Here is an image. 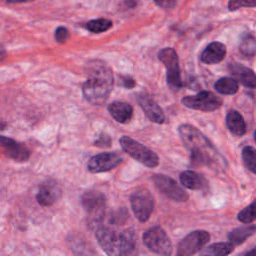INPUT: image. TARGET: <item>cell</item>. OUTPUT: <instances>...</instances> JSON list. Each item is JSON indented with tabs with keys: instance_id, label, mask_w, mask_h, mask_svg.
<instances>
[{
	"instance_id": "cell-23",
	"label": "cell",
	"mask_w": 256,
	"mask_h": 256,
	"mask_svg": "<svg viewBox=\"0 0 256 256\" xmlns=\"http://www.w3.org/2000/svg\"><path fill=\"white\" fill-rule=\"evenodd\" d=\"M233 250L234 245L231 242H220L208 246L204 250L200 251V254L209 256H225L230 254Z\"/></svg>"
},
{
	"instance_id": "cell-12",
	"label": "cell",
	"mask_w": 256,
	"mask_h": 256,
	"mask_svg": "<svg viewBox=\"0 0 256 256\" xmlns=\"http://www.w3.org/2000/svg\"><path fill=\"white\" fill-rule=\"evenodd\" d=\"M122 157L114 152H104L91 157L87 163L91 173H101L110 171L122 163Z\"/></svg>"
},
{
	"instance_id": "cell-9",
	"label": "cell",
	"mask_w": 256,
	"mask_h": 256,
	"mask_svg": "<svg viewBox=\"0 0 256 256\" xmlns=\"http://www.w3.org/2000/svg\"><path fill=\"white\" fill-rule=\"evenodd\" d=\"M182 104L188 108L211 112L221 107L223 101L222 98L210 91H201L196 95L186 96L181 100Z\"/></svg>"
},
{
	"instance_id": "cell-15",
	"label": "cell",
	"mask_w": 256,
	"mask_h": 256,
	"mask_svg": "<svg viewBox=\"0 0 256 256\" xmlns=\"http://www.w3.org/2000/svg\"><path fill=\"white\" fill-rule=\"evenodd\" d=\"M137 102L144 111L146 117L157 124H162L165 120L164 113L161 107L147 94H140L137 96Z\"/></svg>"
},
{
	"instance_id": "cell-33",
	"label": "cell",
	"mask_w": 256,
	"mask_h": 256,
	"mask_svg": "<svg viewBox=\"0 0 256 256\" xmlns=\"http://www.w3.org/2000/svg\"><path fill=\"white\" fill-rule=\"evenodd\" d=\"M5 57H6V50H5L4 46L0 44V62L3 61L5 59Z\"/></svg>"
},
{
	"instance_id": "cell-4",
	"label": "cell",
	"mask_w": 256,
	"mask_h": 256,
	"mask_svg": "<svg viewBox=\"0 0 256 256\" xmlns=\"http://www.w3.org/2000/svg\"><path fill=\"white\" fill-rule=\"evenodd\" d=\"M82 205L89 225L92 228L99 227L105 218L106 198L104 194L96 190L87 191L82 195Z\"/></svg>"
},
{
	"instance_id": "cell-3",
	"label": "cell",
	"mask_w": 256,
	"mask_h": 256,
	"mask_svg": "<svg viewBox=\"0 0 256 256\" xmlns=\"http://www.w3.org/2000/svg\"><path fill=\"white\" fill-rule=\"evenodd\" d=\"M95 235L100 247L107 255L127 256L135 253L136 242L131 231H119L114 227L100 225L96 228Z\"/></svg>"
},
{
	"instance_id": "cell-7",
	"label": "cell",
	"mask_w": 256,
	"mask_h": 256,
	"mask_svg": "<svg viewBox=\"0 0 256 256\" xmlns=\"http://www.w3.org/2000/svg\"><path fill=\"white\" fill-rule=\"evenodd\" d=\"M144 245L152 252L159 255H171L172 243L166 232L159 226L148 229L143 234Z\"/></svg>"
},
{
	"instance_id": "cell-30",
	"label": "cell",
	"mask_w": 256,
	"mask_h": 256,
	"mask_svg": "<svg viewBox=\"0 0 256 256\" xmlns=\"http://www.w3.org/2000/svg\"><path fill=\"white\" fill-rule=\"evenodd\" d=\"M94 145L101 148H108L111 146V138L107 134H101L94 142Z\"/></svg>"
},
{
	"instance_id": "cell-13",
	"label": "cell",
	"mask_w": 256,
	"mask_h": 256,
	"mask_svg": "<svg viewBox=\"0 0 256 256\" xmlns=\"http://www.w3.org/2000/svg\"><path fill=\"white\" fill-rule=\"evenodd\" d=\"M0 148L5 156L18 162L27 161L30 157V152L24 144L6 136L0 135Z\"/></svg>"
},
{
	"instance_id": "cell-25",
	"label": "cell",
	"mask_w": 256,
	"mask_h": 256,
	"mask_svg": "<svg viewBox=\"0 0 256 256\" xmlns=\"http://www.w3.org/2000/svg\"><path fill=\"white\" fill-rule=\"evenodd\" d=\"M239 49L246 57H253L256 54V39L250 34L243 36Z\"/></svg>"
},
{
	"instance_id": "cell-8",
	"label": "cell",
	"mask_w": 256,
	"mask_h": 256,
	"mask_svg": "<svg viewBox=\"0 0 256 256\" xmlns=\"http://www.w3.org/2000/svg\"><path fill=\"white\" fill-rule=\"evenodd\" d=\"M130 204L138 221L146 222L154 209V198L149 190L139 188L131 194Z\"/></svg>"
},
{
	"instance_id": "cell-24",
	"label": "cell",
	"mask_w": 256,
	"mask_h": 256,
	"mask_svg": "<svg viewBox=\"0 0 256 256\" xmlns=\"http://www.w3.org/2000/svg\"><path fill=\"white\" fill-rule=\"evenodd\" d=\"M112 27V22L109 19L99 18L90 20L86 23V28L92 33H102L109 30Z\"/></svg>"
},
{
	"instance_id": "cell-22",
	"label": "cell",
	"mask_w": 256,
	"mask_h": 256,
	"mask_svg": "<svg viewBox=\"0 0 256 256\" xmlns=\"http://www.w3.org/2000/svg\"><path fill=\"white\" fill-rule=\"evenodd\" d=\"M215 90L222 95H232L238 91V82L231 77H222L214 84Z\"/></svg>"
},
{
	"instance_id": "cell-1",
	"label": "cell",
	"mask_w": 256,
	"mask_h": 256,
	"mask_svg": "<svg viewBox=\"0 0 256 256\" xmlns=\"http://www.w3.org/2000/svg\"><path fill=\"white\" fill-rule=\"evenodd\" d=\"M178 133L184 145L191 151V159L194 164L210 166L215 169L224 166L225 159L197 128L189 124H182L178 128Z\"/></svg>"
},
{
	"instance_id": "cell-35",
	"label": "cell",
	"mask_w": 256,
	"mask_h": 256,
	"mask_svg": "<svg viewBox=\"0 0 256 256\" xmlns=\"http://www.w3.org/2000/svg\"><path fill=\"white\" fill-rule=\"evenodd\" d=\"M245 255H247V256H256V247H255V248H253L252 250H250V251L246 252V253H245Z\"/></svg>"
},
{
	"instance_id": "cell-19",
	"label": "cell",
	"mask_w": 256,
	"mask_h": 256,
	"mask_svg": "<svg viewBox=\"0 0 256 256\" xmlns=\"http://www.w3.org/2000/svg\"><path fill=\"white\" fill-rule=\"evenodd\" d=\"M181 184L191 190H201L207 187L208 182L206 178L193 170H186L180 174Z\"/></svg>"
},
{
	"instance_id": "cell-11",
	"label": "cell",
	"mask_w": 256,
	"mask_h": 256,
	"mask_svg": "<svg viewBox=\"0 0 256 256\" xmlns=\"http://www.w3.org/2000/svg\"><path fill=\"white\" fill-rule=\"evenodd\" d=\"M152 180L156 188L168 198L179 202H185L188 200L189 196L187 192L180 187L174 179L166 175L155 174L152 176Z\"/></svg>"
},
{
	"instance_id": "cell-34",
	"label": "cell",
	"mask_w": 256,
	"mask_h": 256,
	"mask_svg": "<svg viewBox=\"0 0 256 256\" xmlns=\"http://www.w3.org/2000/svg\"><path fill=\"white\" fill-rule=\"evenodd\" d=\"M7 3H21V2H28V1H31V0H3Z\"/></svg>"
},
{
	"instance_id": "cell-31",
	"label": "cell",
	"mask_w": 256,
	"mask_h": 256,
	"mask_svg": "<svg viewBox=\"0 0 256 256\" xmlns=\"http://www.w3.org/2000/svg\"><path fill=\"white\" fill-rule=\"evenodd\" d=\"M120 84L122 85V86H124L125 88H128V89H130V88H133L134 86H135V80L131 77V76H126V75H122V76H120Z\"/></svg>"
},
{
	"instance_id": "cell-20",
	"label": "cell",
	"mask_w": 256,
	"mask_h": 256,
	"mask_svg": "<svg viewBox=\"0 0 256 256\" xmlns=\"http://www.w3.org/2000/svg\"><path fill=\"white\" fill-rule=\"evenodd\" d=\"M226 125L229 131L235 136H243L247 130L244 118L236 110H231L227 113Z\"/></svg>"
},
{
	"instance_id": "cell-18",
	"label": "cell",
	"mask_w": 256,
	"mask_h": 256,
	"mask_svg": "<svg viewBox=\"0 0 256 256\" xmlns=\"http://www.w3.org/2000/svg\"><path fill=\"white\" fill-rule=\"evenodd\" d=\"M110 115L119 123H127L133 116V108L123 101H114L108 105Z\"/></svg>"
},
{
	"instance_id": "cell-28",
	"label": "cell",
	"mask_w": 256,
	"mask_h": 256,
	"mask_svg": "<svg viewBox=\"0 0 256 256\" xmlns=\"http://www.w3.org/2000/svg\"><path fill=\"white\" fill-rule=\"evenodd\" d=\"M256 6V0H229L228 9L230 11L237 10L242 7H253Z\"/></svg>"
},
{
	"instance_id": "cell-2",
	"label": "cell",
	"mask_w": 256,
	"mask_h": 256,
	"mask_svg": "<svg viewBox=\"0 0 256 256\" xmlns=\"http://www.w3.org/2000/svg\"><path fill=\"white\" fill-rule=\"evenodd\" d=\"M87 79L82 86L84 98L93 105H102L114 84L111 67L102 60H92L86 66Z\"/></svg>"
},
{
	"instance_id": "cell-27",
	"label": "cell",
	"mask_w": 256,
	"mask_h": 256,
	"mask_svg": "<svg viewBox=\"0 0 256 256\" xmlns=\"http://www.w3.org/2000/svg\"><path fill=\"white\" fill-rule=\"evenodd\" d=\"M237 219L244 224L252 223L256 220V199L238 213Z\"/></svg>"
},
{
	"instance_id": "cell-6",
	"label": "cell",
	"mask_w": 256,
	"mask_h": 256,
	"mask_svg": "<svg viewBox=\"0 0 256 256\" xmlns=\"http://www.w3.org/2000/svg\"><path fill=\"white\" fill-rule=\"evenodd\" d=\"M158 58L166 67V77L169 87L173 90L180 89L182 87V80L176 51L173 48H163L158 52Z\"/></svg>"
},
{
	"instance_id": "cell-29",
	"label": "cell",
	"mask_w": 256,
	"mask_h": 256,
	"mask_svg": "<svg viewBox=\"0 0 256 256\" xmlns=\"http://www.w3.org/2000/svg\"><path fill=\"white\" fill-rule=\"evenodd\" d=\"M69 37V31L66 27L60 26L55 31V39L58 43H65Z\"/></svg>"
},
{
	"instance_id": "cell-17",
	"label": "cell",
	"mask_w": 256,
	"mask_h": 256,
	"mask_svg": "<svg viewBox=\"0 0 256 256\" xmlns=\"http://www.w3.org/2000/svg\"><path fill=\"white\" fill-rule=\"evenodd\" d=\"M226 46L221 42H212L206 46L200 56L201 62L205 64H218L226 57Z\"/></svg>"
},
{
	"instance_id": "cell-14",
	"label": "cell",
	"mask_w": 256,
	"mask_h": 256,
	"mask_svg": "<svg viewBox=\"0 0 256 256\" xmlns=\"http://www.w3.org/2000/svg\"><path fill=\"white\" fill-rule=\"evenodd\" d=\"M61 196V188L59 184L52 179L44 181L38 189L36 200L41 206H51Z\"/></svg>"
},
{
	"instance_id": "cell-21",
	"label": "cell",
	"mask_w": 256,
	"mask_h": 256,
	"mask_svg": "<svg viewBox=\"0 0 256 256\" xmlns=\"http://www.w3.org/2000/svg\"><path fill=\"white\" fill-rule=\"evenodd\" d=\"M256 232V226L250 225V223L233 229L228 234V239L233 245H240L245 242L249 237L254 235Z\"/></svg>"
},
{
	"instance_id": "cell-10",
	"label": "cell",
	"mask_w": 256,
	"mask_h": 256,
	"mask_svg": "<svg viewBox=\"0 0 256 256\" xmlns=\"http://www.w3.org/2000/svg\"><path fill=\"white\" fill-rule=\"evenodd\" d=\"M210 234L205 230H196L186 235L178 244L177 255L190 256L200 252L208 243Z\"/></svg>"
},
{
	"instance_id": "cell-16",
	"label": "cell",
	"mask_w": 256,
	"mask_h": 256,
	"mask_svg": "<svg viewBox=\"0 0 256 256\" xmlns=\"http://www.w3.org/2000/svg\"><path fill=\"white\" fill-rule=\"evenodd\" d=\"M228 68L237 82L248 88H256V74L252 69L239 63H231Z\"/></svg>"
},
{
	"instance_id": "cell-32",
	"label": "cell",
	"mask_w": 256,
	"mask_h": 256,
	"mask_svg": "<svg viewBox=\"0 0 256 256\" xmlns=\"http://www.w3.org/2000/svg\"><path fill=\"white\" fill-rule=\"evenodd\" d=\"M154 2L164 9H171L176 5V0H154Z\"/></svg>"
},
{
	"instance_id": "cell-26",
	"label": "cell",
	"mask_w": 256,
	"mask_h": 256,
	"mask_svg": "<svg viewBox=\"0 0 256 256\" xmlns=\"http://www.w3.org/2000/svg\"><path fill=\"white\" fill-rule=\"evenodd\" d=\"M242 159L248 170L256 174V149L252 146L244 147L242 150Z\"/></svg>"
},
{
	"instance_id": "cell-36",
	"label": "cell",
	"mask_w": 256,
	"mask_h": 256,
	"mask_svg": "<svg viewBox=\"0 0 256 256\" xmlns=\"http://www.w3.org/2000/svg\"><path fill=\"white\" fill-rule=\"evenodd\" d=\"M254 140H255V142H256V131H255V133H254Z\"/></svg>"
},
{
	"instance_id": "cell-5",
	"label": "cell",
	"mask_w": 256,
	"mask_h": 256,
	"mask_svg": "<svg viewBox=\"0 0 256 256\" xmlns=\"http://www.w3.org/2000/svg\"><path fill=\"white\" fill-rule=\"evenodd\" d=\"M122 149L133 159L140 162L142 165L154 168L159 164L158 155L144 146L143 144L137 142L136 140L130 138L129 136H122L119 140Z\"/></svg>"
}]
</instances>
